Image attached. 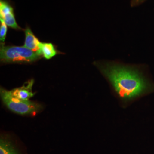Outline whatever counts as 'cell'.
<instances>
[{
	"instance_id": "1",
	"label": "cell",
	"mask_w": 154,
	"mask_h": 154,
	"mask_svg": "<svg viewBox=\"0 0 154 154\" xmlns=\"http://www.w3.org/2000/svg\"><path fill=\"white\" fill-rule=\"evenodd\" d=\"M98 67L125 103H131L154 93V82L142 67L119 63H98Z\"/></svg>"
},
{
	"instance_id": "2",
	"label": "cell",
	"mask_w": 154,
	"mask_h": 154,
	"mask_svg": "<svg viewBox=\"0 0 154 154\" xmlns=\"http://www.w3.org/2000/svg\"><path fill=\"white\" fill-rule=\"evenodd\" d=\"M40 55L23 46L1 45L0 59L5 63L32 62L38 60Z\"/></svg>"
},
{
	"instance_id": "8",
	"label": "cell",
	"mask_w": 154,
	"mask_h": 154,
	"mask_svg": "<svg viewBox=\"0 0 154 154\" xmlns=\"http://www.w3.org/2000/svg\"><path fill=\"white\" fill-rule=\"evenodd\" d=\"M0 154H20L11 142L4 138H1Z\"/></svg>"
},
{
	"instance_id": "4",
	"label": "cell",
	"mask_w": 154,
	"mask_h": 154,
	"mask_svg": "<svg viewBox=\"0 0 154 154\" xmlns=\"http://www.w3.org/2000/svg\"><path fill=\"white\" fill-rule=\"evenodd\" d=\"M0 19L2 20L10 28L16 30L21 29L16 21L13 8L6 1L3 0L0 1Z\"/></svg>"
},
{
	"instance_id": "3",
	"label": "cell",
	"mask_w": 154,
	"mask_h": 154,
	"mask_svg": "<svg viewBox=\"0 0 154 154\" xmlns=\"http://www.w3.org/2000/svg\"><path fill=\"white\" fill-rule=\"evenodd\" d=\"M1 97L4 103L11 111L22 116L32 114L39 111L41 105L30 100H22L13 97L11 92L4 88L0 90Z\"/></svg>"
},
{
	"instance_id": "6",
	"label": "cell",
	"mask_w": 154,
	"mask_h": 154,
	"mask_svg": "<svg viewBox=\"0 0 154 154\" xmlns=\"http://www.w3.org/2000/svg\"><path fill=\"white\" fill-rule=\"evenodd\" d=\"M25 39L24 46L29 49L32 50L33 51L37 53L41 56L39 54V48L41 42L35 36L32 30L29 28H26L25 29Z\"/></svg>"
},
{
	"instance_id": "9",
	"label": "cell",
	"mask_w": 154,
	"mask_h": 154,
	"mask_svg": "<svg viewBox=\"0 0 154 154\" xmlns=\"http://www.w3.org/2000/svg\"><path fill=\"white\" fill-rule=\"evenodd\" d=\"M8 31V26L5 22L0 19V41L1 43H4Z\"/></svg>"
},
{
	"instance_id": "10",
	"label": "cell",
	"mask_w": 154,
	"mask_h": 154,
	"mask_svg": "<svg viewBox=\"0 0 154 154\" xmlns=\"http://www.w3.org/2000/svg\"><path fill=\"white\" fill-rule=\"evenodd\" d=\"M139 1H140V0H139Z\"/></svg>"
},
{
	"instance_id": "7",
	"label": "cell",
	"mask_w": 154,
	"mask_h": 154,
	"mask_svg": "<svg viewBox=\"0 0 154 154\" xmlns=\"http://www.w3.org/2000/svg\"><path fill=\"white\" fill-rule=\"evenodd\" d=\"M57 52L54 45L51 43L41 42L40 44L39 54L45 59L49 60L57 54Z\"/></svg>"
},
{
	"instance_id": "5",
	"label": "cell",
	"mask_w": 154,
	"mask_h": 154,
	"mask_svg": "<svg viewBox=\"0 0 154 154\" xmlns=\"http://www.w3.org/2000/svg\"><path fill=\"white\" fill-rule=\"evenodd\" d=\"M33 83L34 80L32 79L28 81L26 83H25L21 87L14 88L11 91V95L18 99L29 100L35 94L32 91Z\"/></svg>"
}]
</instances>
